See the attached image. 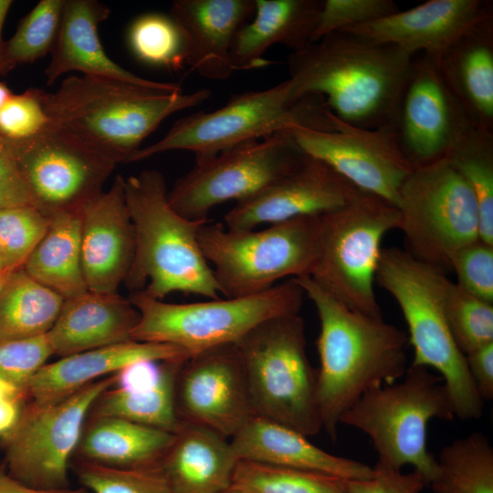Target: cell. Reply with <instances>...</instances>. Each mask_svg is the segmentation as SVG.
<instances>
[{
  "label": "cell",
  "mask_w": 493,
  "mask_h": 493,
  "mask_svg": "<svg viewBox=\"0 0 493 493\" xmlns=\"http://www.w3.org/2000/svg\"><path fill=\"white\" fill-rule=\"evenodd\" d=\"M80 211L49 215L45 236L23 266L31 278L63 299L88 290L81 265Z\"/></svg>",
  "instance_id": "obj_31"
},
{
  "label": "cell",
  "mask_w": 493,
  "mask_h": 493,
  "mask_svg": "<svg viewBox=\"0 0 493 493\" xmlns=\"http://www.w3.org/2000/svg\"><path fill=\"white\" fill-rule=\"evenodd\" d=\"M230 444L237 460L324 473L346 480L366 479L373 475V467L331 455L303 434L259 416H253Z\"/></svg>",
  "instance_id": "obj_26"
},
{
  "label": "cell",
  "mask_w": 493,
  "mask_h": 493,
  "mask_svg": "<svg viewBox=\"0 0 493 493\" xmlns=\"http://www.w3.org/2000/svg\"><path fill=\"white\" fill-rule=\"evenodd\" d=\"M0 493H90L81 487L79 488H37L27 486L13 477L5 470L4 465L0 464Z\"/></svg>",
  "instance_id": "obj_50"
},
{
  "label": "cell",
  "mask_w": 493,
  "mask_h": 493,
  "mask_svg": "<svg viewBox=\"0 0 493 493\" xmlns=\"http://www.w3.org/2000/svg\"><path fill=\"white\" fill-rule=\"evenodd\" d=\"M472 127L435 61L414 57L394 122L405 157L414 166L442 159Z\"/></svg>",
  "instance_id": "obj_18"
},
{
  "label": "cell",
  "mask_w": 493,
  "mask_h": 493,
  "mask_svg": "<svg viewBox=\"0 0 493 493\" xmlns=\"http://www.w3.org/2000/svg\"><path fill=\"white\" fill-rule=\"evenodd\" d=\"M323 0H255L253 17L236 33L231 48L234 71L268 66L265 52L278 44L292 50L310 43Z\"/></svg>",
  "instance_id": "obj_29"
},
{
  "label": "cell",
  "mask_w": 493,
  "mask_h": 493,
  "mask_svg": "<svg viewBox=\"0 0 493 493\" xmlns=\"http://www.w3.org/2000/svg\"><path fill=\"white\" fill-rule=\"evenodd\" d=\"M466 362L477 392L483 402L493 398V342L467 354Z\"/></svg>",
  "instance_id": "obj_49"
},
{
  "label": "cell",
  "mask_w": 493,
  "mask_h": 493,
  "mask_svg": "<svg viewBox=\"0 0 493 493\" xmlns=\"http://www.w3.org/2000/svg\"><path fill=\"white\" fill-rule=\"evenodd\" d=\"M50 215L35 205L0 210V245L6 267H22L45 236Z\"/></svg>",
  "instance_id": "obj_41"
},
{
  "label": "cell",
  "mask_w": 493,
  "mask_h": 493,
  "mask_svg": "<svg viewBox=\"0 0 493 493\" xmlns=\"http://www.w3.org/2000/svg\"><path fill=\"white\" fill-rule=\"evenodd\" d=\"M319 218L320 255L310 277L348 308L383 318L375 275L382 240L399 227L397 206L361 190L349 203Z\"/></svg>",
  "instance_id": "obj_11"
},
{
  "label": "cell",
  "mask_w": 493,
  "mask_h": 493,
  "mask_svg": "<svg viewBox=\"0 0 493 493\" xmlns=\"http://www.w3.org/2000/svg\"><path fill=\"white\" fill-rule=\"evenodd\" d=\"M255 0H176L170 16L184 41L185 64L204 78L224 80L234 73L231 48L254 16Z\"/></svg>",
  "instance_id": "obj_23"
},
{
  "label": "cell",
  "mask_w": 493,
  "mask_h": 493,
  "mask_svg": "<svg viewBox=\"0 0 493 493\" xmlns=\"http://www.w3.org/2000/svg\"><path fill=\"white\" fill-rule=\"evenodd\" d=\"M116 383V373L84 386L54 404L28 401L1 435L7 473L37 488L69 487L68 470L96 400Z\"/></svg>",
  "instance_id": "obj_13"
},
{
  "label": "cell",
  "mask_w": 493,
  "mask_h": 493,
  "mask_svg": "<svg viewBox=\"0 0 493 493\" xmlns=\"http://www.w3.org/2000/svg\"><path fill=\"white\" fill-rule=\"evenodd\" d=\"M403 380L366 392L345 411L340 424L369 436L377 463L396 469L412 465L427 485L436 471V459L428 451V423L450 421L455 413L443 378L425 366L412 365Z\"/></svg>",
  "instance_id": "obj_7"
},
{
  "label": "cell",
  "mask_w": 493,
  "mask_h": 493,
  "mask_svg": "<svg viewBox=\"0 0 493 493\" xmlns=\"http://www.w3.org/2000/svg\"><path fill=\"white\" fill-rule=\"evenodd\" d=\"M110 12L105 4L96 0H64L58 33L45 69L47 85L51 86L66 73L77 71L168 92L182 91L178 83L144 79L109 58L100 40L98 26Z\"/></svg>",
  "instance_id": "obj_22"
},
{
  "label": "cell",
  "mask_w": 493,
  "mask_h": 493,
  "mask_svg": "<svg viewBox=\"0 0 493 493\" xmlns=\"http://www.w3.org/2000/svg\"><path fill=\"white\" fill-rule=\"evenodd\" d=\"M301 150L317 158L358 189L397 206L399 192L415 167L403 153L394 127L363 129L335 116L330 130H288Z\"/></svg>",
  "instance_id": "obj_16"
},
{
  "label": "cell",
  "mask_w": 493,
  "mask_h": 493,
  "mask_svg": "<svg viewBox=\"0 0 493 493\" xmlns=\"http://www.w3.org/2000/svg\"><path fill=\"white\" fill-rule=\"evenodd\" d=\"M80 214L81 265L88 290L115 294L130 271L135 249L122 175H116L107 192L88 201Z\"/></svg>",
  "instance_id": "obj_20"
},
{
  "label": "cell",
  "mask_w": 493,
  "mask_h": 493,
  "mask_svg": "<svg viewBox=\"0 0 493 493\" xmlns=\"http://www.w3.org/2000/svg\"><path fill=\"white\" fill-rule=\"evenodd\" d=\"M17 268H5L0 271V289L5 285L10 275Z\"/></svg>",
  "instance_id": "obj_53"
},
{
  "label": "cell",
  "mask_w": 493,
  "mask_h": 493,
  "mask_svg": "<svg viewBox=\"0 0 493 493\" xmlns=\"http://www.w3.org/2000/svg\"><path fill=\"white\" fill-rule=\"evenodd\" d=\"M434 493H493V447L474 432L445 446L428 484Z\"/></svg>",
  "instance_id": "obj_34"
},
{
  "label": "cell",
  "mask_w": 493,
  "mask_h": 493,
  "mask_svg": "<svg viewBox=\"0 0 493 493\" xmlns=\"http://www.w3.org/2000/svg\"><path fill=\"white\" fill-rule=\"evenodd\" d=\"M11 90L4 84L0 82V109L7 101V100L12 96Z\"/></svg>",
  "instance_id": "obj_52"
},
{
  "label": "cell",
  "mask_w": 493,
  "mask_h": 493,
  "mask_svg": "<svg viewBox=\"0 0 493 493\" xmlns=\"http://www.w3.org/2000/svg\"><path fill=\"white\" fill-rule=\"evenodd\" d=\"M52 355L47 334L0 342V379L25 394L31 378Z\"/></svg>",
  "instance_id": "obj_43"
},
{
  "label": "cell",
  "mask_w": 493,
  "mask_h": 493,
  "mask_svg": "<svg viewBox=\"0 0 493 493\" xmlns=\"http://www.w3.org/2000/svg\"><path fill=\"white\" fill-rule=\"evenodd\" d=\"M345 484L348 493H420L427 486L416 470L404 474L380 463L373 467L370 478L346 480Z\"/></svg>",
  "instance_id": "obj_46"
},
{
  "label": "cell",
  "mask_w": 493,
  "mask_h": 493,
  "mask_svg": "<svg viewBox=\"0 0 493 493\" xmlns=\"http://www.w3.org/2000/svg\"><path fill=\"white\" fill-rule=\"evenodd\" d=\"M471 125L493 133V15L433 58Z\"/></svg>",
  "instance_id": "obj_27"
},
{
  "label": "cell",
  "mask_w": 493,
  "mask_h": 493,
  "mask_svg": "<svg viewBox=\"0 0 493 493\" xmlns=\"http://www.w3.org/2000/svg\"><path fill=\"white\" fill-rule=\"evenodd\" d=\"M450 268L462 289L493 303V245L478 238L463 246L453 256Z\"/></svg>",
  "instance_id": "obj_44"
},
{
  "label": "cell",
  "mask_w": 493,
  "mask_h": 493,
  "mask_svg": "<svg viewBox=\"0 0 493 493\" xmlns=\"http://www.w3.org/2000/svg\"><path fill=\"white\" fill-rule=\"evenodd\" d=\"M444 310L452 338L465 356L493 342V303L467 293L448 280Z\"/></svg>",
  "instance_id": "obj_39"
},
{
  "label": "cell",
  "mask_w": 493,
  "mask_h": 493,
  "mask_svg": "<svg viewBox=\"0 0 493 493\" xmlns=\"http://www.w3.org/2000/svg\"><path fill=\"white\" fill-rule=\"evenodd\" d=\"M304 292L295 278L247 297L167 303L143 291L129 298L140 313L131 340L174 345L191 356L239 341L263 321L299 312Z\"/></svg>",
  "instance_id": "obj_10"
},
{
  "label": "cell",
  "mask_w": 493,
  "mask_h": 493,
  "mask_svg": "<svg viewBox=\"0 0 493 493\" xmlns=\"http://www.w3.org/2000/svg\"><path fill=\"white\" fill-rule=\"evenodd\" d=\"M128 43L134 57L142 63L170 70H179L185 64L183 34L171 16H140L129 28Z\"/></svg>",
  "instance_id": "obj_37"
},
{
  "label": "cell",
  "mask_w": 493,
  "mask_h": 493,
  "mask_svg": "<svg viewBox=\"0 0 493 493\" xmlns=\"http://www.w3.org/2000/svg\"><path fill=\"white\" fill-rule=\"evenodd\" d=\"M333 118L320 96L293 99L286 79L266 89L236 94L214 111L179 119L162 139L138 150L129 163L174 150L192 152L195 161H201L243 142L296 127L329 130Z\"/></svg>",
  "instance_id": "obj_6"
},
{
  "label": "cell",
  "mask_w": 493,
  "mask_h": 493,
  "mask_svg": "<svg viewBox=\"0 0 493 493\" xmlns=\"http://www.w3.org/2000/svg\"><path fill=\"white\" fill-rule=\"evenodd\" d=\"M175 405L181 422L231 439L255 416L240 351L236 343L188 358L180 369Z\"/></svg>",
  "instance_id": "obj_17"
},
{
  "label": "cell",
  "mask_w": 493,
  "mask_h": 493,
  "mask_svg": "<svg viewBox=\"0 0 493 493\" xmlns=\"http://www.w3.org/2000/svg\"><path fill=\"white\" fill-rule=\"evenodd\" d=\"M63 300L23 267L16 269L0 289V342L47 334Z\"/></svg>",
  "instance_id": "obj_33"
},
{
  "label": "cell",
  "mask_w": 493,
  "mask_h": 493,
  "mask_svg": "<svg viewBox=\"0 0 493 493\" xmlns=\"http://www.w3.org/2000/svg\"><path fill=\"white\" fill-rule=\"evenodd\" d=\"M5 268H7V267H6V265H5L4 253H3V250H2V247H1V245H0V271L5 269Z\"/></svg>",
  "instance_id": "obj_55"
},
{
  "label": "cell",
  "mask_w": 493,
  "mask_h": 493,
  "mask_svg": "<svg viewBox=\"0 0 493 493\" xmlns=\"http://www.w3.org/2000/svg\"><path fill=\"white\" fill-rule=\"evenodd\" d=\"M361 190L324 162L306 155L288 173L225 215L226 228L255 229L302 216H320L349 203Z\"/></svg>",
  "instance_id": "obj_19"
},
{
  "label": "cell",
  "mask_w": 493,
  "mask_h": 493,
  "mask_svg": "<svg viewBox=\"0 0 493 493\" xmlns=\"http://www.w3.org/2000/svg\"><path fill=\"white\" fill-rule=\"evenodd\" d=\"M64 0H41L3 45L1 72L33 63L51 52L59 29Z\"/></svg>",
  "instance_id": "obj_38"
},
{
  "label": "cell",
  "mask_w": 493,
  "mask_h": 493,
  "mask_svg": "<svg viewBox=\"0 0 493 493\" xmlns=\"http://www.w3.org/2000/svg\"><path fill=\"white\" fill-rule=\"evenodd\" d=\"M140 320L129 299L89 290L64 299L47 337L53 355L66 357L126 342Z\"/></svg>",
  "instance_id": "obj_25"
},
{
  "label": "cell",
  "mask_w": 493,
  "mask_h": 493,
  "mask_svg": "<svg viewBox=\"0 0 493 493\" xmlns=\"http://www.w3.org/2000/svg\"><path fill=\"white\" fill-rule=\"evenodd\" d=\"M198 242L221 295L247 297L286 277L311 275L320 255V218L297 217L262 230H233L209 220Z\"/></svg>",
  "instance_id": "obj_8"
},
{
  "label": "cell",
  "mask_w": 493,
  "mask_h": 493,
  "mask_svg": "<svg viewBox=\"0 0 493 493\" xmlns=\"http://www.w3.org/2000/svg\"><path fill=\"white\" fill-rule=\"evenodd\" d=\"M413 58L394 46L336 31L290 53L291 96H320L338 119L359 128L394 127Z\"/></svg>",
  "instance_id": "obj_1"
},
{
  "label": "cell",
  "mask_w": 493,
  "mask_h": 493,
  "mask_svg": "<svg viewBox=\"0 0 493 493\" xmlns=\"http://www.w3.org/2000/svg\"><path fill=\"white\" fill-rule=\"evenodd\" d=\"M294 278L320 320L316 401L322 430L334 441L345 411L366 392L404 375L408 337L383 318L348 308L310 276Z\"/></svg>",
  "instance_id": "obj_2"
},
{
  "label": "cell",
  "mask_w": 493,
  "mask_h": 493,
  "mask_svg": "<svg viewBox=\"0 0 493 493\" xmlns=\"http://www.w3.org/2000/svg\"><path fill=\"white\" fill-rule=\"evenodd\" d=\"M174 434L117 417H88L74 456L114 468L156 466Z\"/></svg>",
  "instance_id": "obj_30"
},
{
  "label": "cell",
  "mask_w": 493,
  "mask_h": 493,
  "mask_svg": "<svg viewBox=\"0 0 493 493\" xmlns=\"http://www.w3.org/2000/svg\"><path fill=\"white\" fill-rule=\"evenodd\" d=\"M184 358H190V355L167 343L129 341L89 350L43 365L27 383L25 395L37 404H54L90 383L117 373L131 362Z\"/></svg>",
  "instance_id": "obj_24"
},
{
  "label": "cell",
  "mask_w": 493,
  "mask_h": 493,
  "mask_svg": "<svg viewBox=\"0 0 493 493\" xmlns=\"http://www.w3.org/2000/svg\"><path fill=\"white\" fill-rule=\"evenodd\" d=\"M7 147V140L0 135V153L5 151Z\"/></svg>",
  "instance_id": "obj_56"
},
{
  "label": "cell",
  "mask_w": 493,
  "mask_h": 493,
  "mask_svg": "<svg viewBox=\"0 0 493 493\" xmlns=\"http://www.w3.org/2000/svg\"><path fill=\"white\" fill-rule=\"evenodd\" d=\"M71 467L90 493H170L158 465L114 468L76 460Z\"/></svg>",
  "instance_id": "obj_40"
},
{
  "label": "cell",
  "mask_w": 493,
  "mask_h": 493,
  "mask_svg": "<svg viewBox=\"0 0 493 493\" xmlns=\"http://www.w3.org/2000/svg\"><path fill=\"white\" fill-rule=\"evenodd\" d=\"M398 10L393 0H323L310 43L333 32L381 19Z\"/></svg>",
  "instance_id": "obj_42"
},
{
  "label": "cell",
  "mask_w": 493,
  "mask_h": 493,
  "mask_svg": "<svg viewBox=\"0 0 493 493\" xmlns=\"http://www.w3.org/2000/svg\"><path fill=\"white\" fill-rule=\"evenodd\" d=\"M12 5V1L10 0H0V72L2 65V52L4 42L2 40V30L7 16L8 10Z\"/></svg>",
  "instance_id": "obj_51"
},
{
  "label": "cell",
  "mask_w": 493,
  "mask_h": 493,
  "mask_svg": "<svg viewBox=\"0 0 493 493\" xmlns=\"http://www.w3.org/2000/svg\"><path fill=\"white\" fill-rule=\"evenodd\" d=\"M7 148L36 206L47 215L81 210L102 192L119 164L79 137L50 123L29 139L7 141Z\"/></svg>",
  "instance_id": "obj_15"
},
{
  "label": "cell",
  "mask_w": 493,
  "mask_h": 493,
  "mask_svg": "<svg viewBox=\"0 0 493 493\" xmlns=\"http://www.w3.org/2000/svg\"><path fill=\"white\" fill-rule=\"evenodd\" d=\"M23 205L36 206L16 163L6 147L0 153V210Z\"/></svg>",
  "instance_id": "obj_47"
},
{
  "label": "cell",
  "mask_w": 493,
  "mask_h": 493,
  "mask_svg": "<svg viewBox=\"0 0 493 493\" xmlns=\"http://www.w3.org/2000/svg\"><path fill=\"white\" fill-rule=\"evenodd\" d=\"M47 124L37 89L12 94L0 109V135L7 141L29 139Z\"/></svg>",
  "instance_id": "obj_45"
},
{
  "label": "cell",
  "mask_w": 493,
  "mask_h": 493,
  "mask_svg": "<svg viewBox=\"0 0 493 493\" xmlns=\"http://www.w3.org/2000/svg\"><path fill=\"white\" fill-rule=\"evenodd\" d=\"M448 280L444 270L408 251L393 246L382 249L375 281L395 299L404 317L408 341L414 349L411 364L437 371L449 393L455 416L477 419L482 415L484 402L445 316Z\"/></svg>",
  "instance_id": "obj_5"
},
{
  "label": "cell",
  "mask_w": 493,
  "mask_h": 493,
  "mask_svg": "<svg viewBox=\"0 0 493 493\" xmlns=\"http://www.w3.org/2000/svg\"><path fill=\"white\" fill-rule=\"evenodd\" d=\"M236 344L255 416L306 436L319 434L322 425L316 401V369L308 359L302 317L297 313L267 320Z\"/></svg>",
  "instance_id": "obj_9"
},
{
  "label": "cell",
  "mask_w": 493,
  "mask_h": 493,
  "mask_svg": "<svg viewBox=\"0 0 493 493\" xmlns=\"http://www.w3.org/2000/svg\"><path fill=\"white\" fill-rule=\"evenodd\" d=\"M187 359L163 362L161 379L150 390L108 389L93 404L89 417H117L174 434L182 425L175 405L176 380Z\"/></svg>",
  "instance_id": "obj_32"
},
{
  "label": "cell",
  "mask_w": 493,
  "mask_h": 493,
  "mask_svg": "<svg viewBox=\"0 0 493 493\" xmlns=\"http://www.w3.org/2000/svg\"><path fill=\"white\" fill-rule=\"evenodd\" d=\"M124 193L135 236L126 287L161 300L173 292L221 299L198 242L199 229L209 219L178 214L168 202L165 178L156 170L124 178Z\"/></svg>",
  "instance_id": "obj_4"
},
{
  "label": "cell",
  "mask_w": 493,
  "mask_h": 493,
  "mask_svg": "<svg viewBox=\"0 0 493 493\" xmlns=\"http://www.w3.org/2000/svg\"><path fill=\"white\" fill-rule=\"evenodd\" d=\"M237 461L228 438L182 422L158 467L170 493H222L231 486Z\"/></svg>",
  "instance_id": "obj_28"
},
{
  "label": "cell",
  "mask_w": 493,
  "mask_h": 493,
  "mask_svg": "<svg viewBox=\"0 0 493 493\" xmlns=\"http://www.w3.org/2000/svg\"><path fill=\"white\" fill-rule=\"evenodd\" d=\"M345 481L324 473L238 460L231 486L255 493H348Z\"/></svg>",
  "instance_id": "obj_36"
},
{
  "label": "cell",
  "mask_w": 493,
  "mask_h": 493,
  "mask_svg": "<svg viewBox=\"0 0 493 493\" xmlns=\"http://www.w3.org/2000/svg\"><path fill=\"white\" fill-rule=\"evenodd\" d=\"M492 15V1L429 0L341 31L394 46L411 57L422 53L436 58L470 26Z\"/></svg>",
  "instance_id": "obj_21"
},
{
  "label": "cell",
  "mask_w": 493,
  "mask_h": 493,
  "mask_svg": "<svg viewBox=\"0 0 493 493\" xmlns=\"http://www.w3.org/2000/svg\"><path fill=\"white\" fill-rule=\"evenodd\" d=\"M38 91L48 123L79 137L118 163H129L164 119L211 96L208 89L168 92L89 75H71L54 92Z\"/></svg>",
  "instance_id": "obj_3"
},
{
  "label": "cell",
  "mask_w": 493,
  "mask_h": 493,
  "mask_svg": "<svg viewBox=\"0 0 493 493\" xmlns=\"http://www.w3.org/2000/svg\"><path fill=\"white\" fill-rule=\"evenodd\" d=\"M397 208L407 251L442 270L479 238L476 198L446 157L414 168L401 186Z\"/></svg>",
  "instance_id": "obj_12"
},
{
  "label": "cell",
  "mask_w": 493,
  "mask_h": 493,
  "mask_svg": "<svg viewBox=\"0 0 493 493\" xmlns=\"http://www.w3.org/2000/svg\"><path fill=\"white\" fill-rule=\"evenodd\" d=\"M306 155L289 131L253 140L195 161L167 193L170 205L190 220H208L216 205L245 200L292 170Z\"/></svg>",
  "instance_id": "obj_14"
},
{
  "label": "cell",
  "mask_w": 493,
  "mask_h": 493,
  "mask_svg": "<svg viewBox=\"0 0 493 493\" xmlns=\"http://www.w3.org/2000/svg\"><path fill=\"white\" fill-rule=\"evenodd\" d=\"M446 157L476 198L479 238L493 245V133L472 127Z\"/></svg>",
  "instance_id": "obj_35"
},
{
  "label": "cell",
  "mask_w": 493,
  "mask_h": 493,
  "mask_svg": "<svg viewBox=\"0 0 493 493\" xmlns=\"http://www.w3.org/2000/svg\"><path fill=\"white\" fill-rule=\"evenodd\" d=\"M222 493H255V492H251V491H248V490H245V489H242V488H235V487L230 486V488H228L227 489H226Z\"/></svg>",
  "instance_id": "obj_54"
},
{
  "label": "cell",
  "mask_w": 493,
  "mask_h": 493,
  "mask_svg": "<svg viewBox=\"0 0 493 493\" xmlns=\"http://www.w3.org/2000/svg\"><path fill=\"white\" fill-rule=\"evenodd\" d=\"M163 373V362L141 360L130 363L116 373L115 387L130 393L153 388Z\"/></svg>",
  "instance_id": "obj_48"
}]
</instances>
